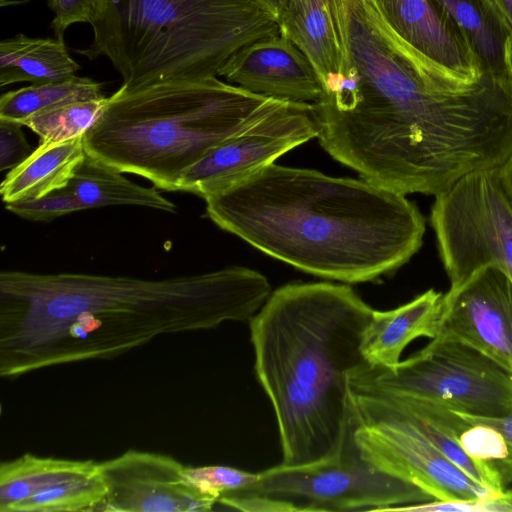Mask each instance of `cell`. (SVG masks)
<instances>
[{"label":"cell","instance_id":"obj_9","mask_svg":"<svg viewBox=\"0 0 512 512\" xmlns=\"http://www.w3.org/2000/svg\"><path fill=\"white\" fill-rule=\"evenodd\" d=\"M348 401L361 455L379 470L419 486L434 500H473L498 494L452 463L386 397L349 387Z\"/></svg>","mask_w":512,"mask_h":512},{"label":"cell","instance_id":"obj_30","mask_svg":"<svg viewBox=\"0 0 512 512\" xmlns=\"http://www.w3.org/2000/svg\"><path fill=\"white\" fill-rule=\"evenodd\" d=\"M17 121L0 119V171L11 170L21 164L32 152Z\"/></svg>","mask_w":512,"mask_h":512},{"label":"cell","instance_id":"obj_24","mask_svg":"<svg viewBox=\"0 0 512 512\" xmlns=\"http://www.w3.org/2000/svg\"><path fill=\"white\" fill-rule=\"evenodd\" d=\"M457 438L470 457L497 475L504 489L512 483V412L498 417L463 412Z\"/></svg>","mask_w":512,"mask_h":512},{"label":"cell","instance_id":"obj_33","mask_svg":"<svg viewBox=\"0 0 512 512\" xmlns=\"http://www.w3.org/2000/svg\"><path fill=\"white\" fill-rule=\"evenodd\" d=\"M269 12H271L277 19L281 12L286 7L289 0H257Z\"/></svg>","mask_w":512,"mask_h":512},{"label":"cell","instance_id":"obj_6","mask_svg":"<svg viewBox=\"0 0 512 512\" xmlns=\"http://www.w3.org/2000/svg\"><path fill=\"white\" fill-rule=\"evenodd\" d=\"M89 24L92 43L76 52L106 57L126 90L217 76L236 51L281 33L257 0H93Z\"/></svg>","mask_w":512,"mask_h":512},{"label":"cell","instance_id":"obj_13","mask_svg":"<svg viewBox=\"0 0 512 512\" xmlns=\"http://www.w3.org/2000/svg\"><path fill=\"white\" fill-rule=\"evenodd\" d=\"M106 493L92 460L25 454L0 466V512L95 511Z\"/></svg>","mask_w":512,"mask_h":512},{"label":"cell","instance_id":"obj_29","mask_svg":"<svg viewBox=\"0 0 512 512\" xmlns=\"http://www.w3.org/2000/svg\"><path fill=\"white\" fill-rule=\"evenodd\" d=\"M397 511L419 512H512V488L473 500H431L400 507Z\"/></svg>","mask_w":512,"mask_h":512},{"label":"cell","instance_id":"obj_23","mask_svg":"<svg viewBox=\"0 0 512 512\" xmlns=\"http://www.w3.org/2000/svg\"><path fill=\"white\" fill-rule=\"evenodd\" d=\"M380 395L402 409L429 440L464 473L494 493L505 490L490 468L474 460L464 451L454 430L446 420L443 404L408 396Z\"/></svg>","mask_w":512,"mask_h":512},{"label":"cell","instance_id":"obj_28","mask_svg":"<svg viewBox=\"0 0 512 512\" xmlns=\"http://www.w3.org/2000/svg\"><path fill=\"white\" fill-rule=\"evenodd\" d=\"M17 216L34 221L49 222L61 216L82 211L84 208L67 187L44 197L5 204Z\"/></svg>","mask_w":512,"mask_h":512},{"label":"cell","instance_id":"obj_12","mask_svg":"<svg viewBox=\"0 0 512 512\" xmlns=\"http://www.w3.org/2000/svg\"><path fill=\"white\" fill-rule=\"evenodd\" d=\"M436 337L462 343L512 375V281L506 273L489 265L450 285Z\"/></svg>","mask_w":512,"mask_h":512},{"label":"cell","instance_id":"obj_8","mask_svg":"<svg viewBox=\"0 0 512 512\" xmlns=\"http://www.w3.org/2000/svg\"><path fill=\"white\" fill-rule=\"evenodd\" d=\"M349 387L429 400L483 417L512 412V375L476 350L437 337L392 368H359Z\"/></svg>","mask_w":512,"mask_h":512},{"label":"cell","instance_id":"obj_15","mask_svg":"<svg viewBox=\"0 0 512 512\" xmlns=\"http://www.w3.org/2000/svg\"><path fill=\"white\" fill-rule=\"evenodd\" d=\"M415 52L451 80L471 85L486 73L464 34L437 0H367Z\"/></svg>","mask_w":512,"mask_h":512},{"label":"cell","instance_id":"obj_7","mask_svg":"<svg viewBox=\"0 0 512 512\" xmlns=\"http://www.w3.org/2000/svg\"><path fill=\"white\" fill-rule=\"evenodd\" d=\"M431 500L419 486L379 470L362 457L349 405L346 429L333 455L258 472L253 484L223 495L217 503L247 512L395 511Z\"/></svg>","mask_w":512,"mask_h":512},{"label":"cell","instance_id":"obj_32","mask_svg":"<svg viewBox=\"0 0 512 512\" xmlns=\"http://www.w3.org/2000/svg\"><path fill=\"white\" fill-rule=\"evenodd\" d=\"M500 189L512 209V153L496 168Z\"/></svg>","mask_w":512,"mask_h":512},{"label":"cell","instance_id":"obj_19","mask_svg":"<svg viewBox=\"0 0 512 512\" xmlns=\"http://www.w3.org/2000/svg\"><path fill=\"white\" fill-rule=\"evenodd\" d=\"M86 157L84 135L61 142H42L0 185L5 204L44 197L68 186Z\"/></svg>","mask_w":512,"mask_h":512},{"label":"cell","instance_id":"obj_31","mask_svg":"<svg viewBox=\"0 0 512 512\" xmlns=\"http://www.w3.org/2000/svg\"><path fill=\"white\" fill-rule=\"evenodd\" d=\"M54 14L51 28L55 38L63 40L66 29L75 23H90L93 0H48Z\"/></svg>","mask_w":512,"mask_h":512},{"label":"cell","instance_id":"obj_11","mask_svg":"<svg viewBox=\"0 0 512 512\" xmlns=\"http://www.w3.org/2000/svg\"><path fill=\"white\" fill-rule=\"evenodd\" d=\"M317 135L314 105L287 102L211 149L185 172L177 191L206 199Z\"/></svg>","mask_w":512,"mask_h":512},{"label":"cell","instance_id":"obj_3","mask_svg":"<svg viewBox=\"0 0 512 512\" xmlns=\"http://www.w3.org/2000/svg\"><path fill=\"white\" fill-rule=\"evenodd\" d=\"M222 230L322 278L373 281L418 252L425 218L406 195L354 178L267 165L204 199Z\"/></svg>","mask_w":512,"mask_h":512},{"label":"cell","instance_id":"obj_5","mask_svg":"<svg viewBox=\"0 0 512 512\" xmlns=\"http://www.w3.org/2000/svg\"><path fill=\"white\" fill-rule=\"evenodd\" d=\"M285 103L217 76L120 86L84 134L85 151L156 188L177 191L185 172L211 149Z\"/></svg>","mask_w":512,"mask_h":512},{"label":"cell","instance_id":"obj_18","mask_svg":"<svg viewBox=\"0 0 512 512\" xmlns=\"http://www.w3.org/2000/svg\"><path fill=\"white\" fill-rule=\"evenodd\" d=\"M280 30L308 58L323 89L340 74L343 50L331 0H289L278 17Z\"/></svg>","mask_w":512,"mask_h":512},{"label":"cell","instance_id":"obj_27","mask_svg":"<svg viewBox=\"0 0 512 512\" xmlns=\"http://www.w3.org/2000/svg\"><path fill=\"white\" fill-rule=\"evenodd\" d=\"M185 472L189 481L216 503L223 495L243 489L258 478V473L220 465L186 467Z\"/></svg>","mask_w":512,"mask_h":512},{"label":"cell","instance_id":"obj_20","mask_svg":"<svg viewBox=\"0 0 512 512\" xmlns=\"http://www.w3.org/2000/svg\"><path fill=\"white\" fill-rule=\"evenodd\" d=\"M456 22L484 73L512 81V30L492 0H437Z\"/></svg>","mask_w":512,"mask_h":512},{"label":"cell","instance_id":"obj_10","mask_svg":"<svg viewBox=\"0 0 512 512\" xmlns=\"http://www.w3.org/2000/svg\"><path fill=\"white\" fill-rule=\"evenodd\" d=\"M430 222L450 285L489 265L512 281V209L496 168L470 173L436 195Z\"/></svg>","mask_w":512,"mask_h":512},{"label":"cell","instance_id":"obj_4","mask_svg":"<svg viewBox=\"0 0 512 512\" xmlns=\"http://www.w3.org/2000/svg\"><path fill=\"white\" fill-rule=\"evenodd\" d=\"M373 311L349 285L289 283L249 320L255 374L274 411L282 464L316 462L339 448L349 377L368 365L361 342Z\"/></svg>","mask_w":512,"mask_h":512},{"label":"cell","instance_id":"obj_2","mask_svg":"<svg viewBox=\"0 0 512 512\" xmlns=\"http://www.w3.org/2000/svg\"><path fill=\"white\" fill-rule=\"evenodd\" d=\"M271 294L246 267L165 279L0 274V376L108 359L162 334L250 320Z\"/></svg>","mask_w":512,"mask_h":512},{"label":"cell","instance_id":"obj_34","mask_svg":"<svg viewBox=\"0 0 512 512\" xmlns=\"http://www.w3.org/2000/svg\"><path fill=\"white\" fill-rule=\"evenodd\" d=\"M512 30V0H492Z\"/></svg>","mask_w":512,"mask_h":512},{"label":"cell","instance_id":"obj_22","mask_svg":"<svg viewBox=\"0 0 512 512\" xmlns=\"http://www.w3.org/2000/svg\"><path fill=\"white\" fill-rule=\"evenodd\" d=\"M67 188L84 210L126 205L174 213L177 208L155 187L136 184L122 172L88 154L76 168Z\"/></svg>","mask_w":512,"mask_h":512},{"label":"cell","instance_id":"obj_16","mask_svg":"<svg viewBox=\"0 0 512 512\" xmlns=\"http://www.w3.org/2000/svg\"><path fill=\"white\" fill-rule=\"evenodd\" d=\"M217 76L251 93L287 102L315 104L324 95L311 62L282 33L242 47Z\"/></svg>","mask_w":512,"mask_h":512},{"label":"cell","instance_id":"obj_1","mask_svg":"<svg viewBox=\"0 0 512 512\" xmlns=\"http://www.w3.org/2000/svg\"><path fill=\"white\" fill-rule=\"evenodd\" d=\"M343 50L335 81L313 104L323 149L362 179L436 196L512 153V81L451 82L367 0H331Z\"/></svg>","mask_w":512,"mask_h":512},{"label":"cell","instance_id":"obj_17","mask_svg":"<svg viewBox=\"0 0 512 512\" xmlns=\"http://www.w3.org/2000/svg\"><path fill=\"white\" fill-rule=\"evenodd\" d=\"M443 293L429 289L391 310H374L362 335L361 352L369 366L392 368L416 338L436 337Z\"/></svg>","mask_w":512,"mask_h":512},{"label":"cell","instance_id":"obj_26","mask_svg":"<svg viewBox=\"0 0 512 512\" xmlns=\"http://www.w3.org/2000/svg\"><path fill=\"white\" fill-rule=\"evenodd\" d=\"M109 97L65 103L21 121L40 142H61L84 135L99 118Z\"/></svg>","mask_w":512,"mask_h":512},{"label":"cell","instance_id":"obj_21","mask_svg":"<svg viewBox=\"0 0 512 512\" xmlns=\"http://www.w3.org/2000/svg\"><path fill=\"white\" fill-rule=\"evenodd\" d=\"M79 69L64 40L17 34L0 42L1 87L18 82L63 81L76 76Z\"/></svg>","mask_w":512,"mask_h":512},{"label":"cell","instance_id":"obj_14","mask_svg":"<svg viewBox=\"0 0 512 512\" xmlns=\"http://www.w3.org/2000/svg\"><path fill=\"white\" fill-rule=\"evenodd\" d=\"M98 465L107 489L100 511H210L217 504L169 456L129 450Z\"/></svg>","mask_w":512,"mask_h":512},{"label":"cell","instance_id":"obj_25","mask_svg":"<svg viewBox=\"0 0 512 512\" xmlns=\"http://www.w3.org/2000/svg\"><path fill=\"white\" fill-rule=\"evenodd\" d=\"M103 97L102 83L77 75L63 81L31 84L1 96L0 119L20 123L36 113L65 103Z\"/></svg>","mask_w":512,"mask_h":512}]
</instances>
